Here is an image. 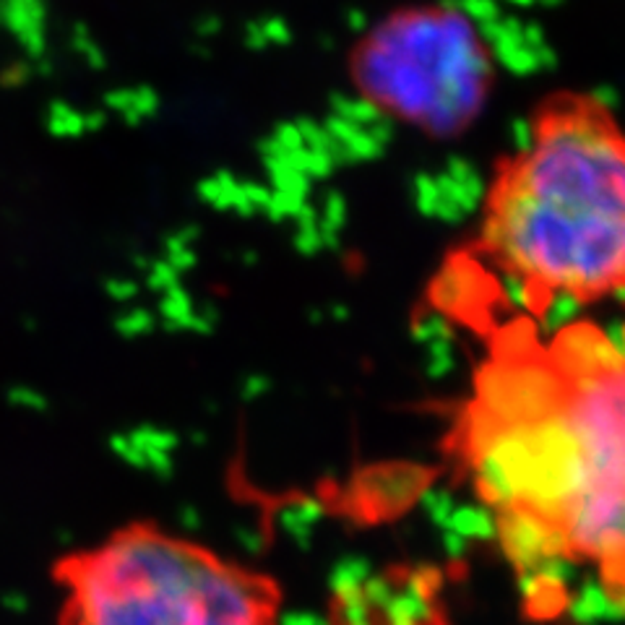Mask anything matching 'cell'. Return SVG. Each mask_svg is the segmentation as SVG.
<instances>
[{
	"label": "cell",
	"mask_w": 625,
	"mask_h": 625,
	"mask_svg": "<svg viewBox=\"0 0 625 625\" xmlns=\"http://www.w3.org/2000/svg\"><path fill=\"white\" fill-rule=\"evenodd\" d=\"M453 451L521 571H589L625 610V339L503 331Z\"/></svg>",
	"instance_id": "1"
},
{
	"label": "cell",
	"mask_w": 625,
	"mask_h": 625,
	"mask_svg": "<svg viewBox=\"0 0 625 625\" xmlns=\"http://www.w3.org/2000/svg\"><path fill=\"white\" fill-rule=\"evenodd\" d=\"M477 250L532 308L625 295V126L591 92L548 94L487 185Z\"/></svg>",
	"instance_id": "2"
},
{
	"label": "cell",
	"mask_w": 625,
	"mask_h": 625,
	"mask_svg": "<svg viewBox=\"0 0 625 625\" xmlns=\"http://www.w3.org/2000/svg\"><path fill=\"white\" fill-rule=\"evenodd\" d=\"M58 625H279L281 589L266 571L131 521L61 557Z\"/></svg>",
	"instance_id": "3"
},
{
	"label": "cell",
	"mask_w": 625,
	"mask_h": 625,
	"mask_svg": "<svg viewBox=\"0 0 625 625\" xmlns=\"http://www.w3.org/2000/svg\"><path fill=\"white\" fill-rule=\"evenodd\" d=\"M354 70L365 100L438 134L464 123L477 97L472 37L449 13L391 19L365 39Z\"/></svg>",
	"instance_id": "4"
},
{
	"label": "cell",
	"mask_w": 625,
	"mask_h": 625,
	"mask_svg": "<svg viewBox=\"0 0 625 625\" xmlns=\"http://www.w3.org/2000/svg\"><path fill=\"white\" fill-rule=\"evenodd\" d=\"M3 16L29 55H39L45 50V3L42 0H5Z\"/></svg>",
	"instance_id": "5"
},
{
	"label": "cell",
	"mask_w": 625,
	"mask_h": 625,
	"mask_svg": "<svg viewBox=\"0 0 625 625\" xmlns=\"http://www.w3.org/2000/svg\"><path fill=\"white\" fill-rule=\"evenodd\" d=\"M107 107L115 110L118 115H123L131 123H141L146 118H151L159 107L157 94L149 86H139V89H115L107 94Z\"/></svg>",
	"instance_id": "6"
},
{
	"label": "cell",
	"mask_w": 625,
	"mask_h": 625,
	"mask_svg": "<svg viewBox=\"0 0 625 625\" xmlns=\"http://www.w3.org/2000/svg\"><path fill=\"white\" fill-rule=\"evenodd\" d=\"M245 39L250 47H269V45H287L292 39V29L281 19L253 21L245 29Z\"/></svg>",
	"instance_id": "7"
},
{
	"label": "cell",
	"mask_w": 625,
	"mask_h": 625,
	"mask_svg": "<svg viewBox=\"0 0 625 625\" xmlns=\"http://www.w3.org/2000/svg\"><path fill=\"white\" fill-rule=\"evenodd\" d=\"M47 123H50V131L58 136H78L86 128V115H81L70 104L55 102L50 107Z\"/></svg>",
	"instance_id": "8"
},
{
	"label": "cell",
	"mask_w": 625,
	"mask_h": 625,
	"mask_svg": "<svg viewBox=\"0 0 625 625\" xmlns=\"http://www.w3.org/2000/svg\"><path fill=\"white\" fill-rule=\"evenodd\" d=\"M73 47H76V53L84 58V63H89V66H94V69H100L104 63V55L102 50H100V45L86 35V32L81 35V29H76V35H73Z\"/></svg>",
	"instance_id": "9"
},
{
	"label": "cell",
	"mask_w": 625,
	"mask_h": 625,
	"mask_svg": "<svg viewBox=\"0 0 625 625\" xmlns=\"http://www.w3.org/2000/svg\"><path fill=\"white\" fill-rule=\"evenodd\" d=\"M216 29H219V21H216V19H204V24L199 27V35L207 39V37L214 35Z\"/></svg>",
	"instance_id": "10"
},
{
	"label": "cell",
	"mask_w": 625,
	"mask_h": 625,
	"mask_svg": "<svg viewBox=\"0 0 625 625\" xmlns=\"http://www.w3.org/2000/svg\"><path fill=\"white\" fill-rule=\"evenodd\" d=\"M347 27L349 29H362L365 27V16L360 11H352L347 16Z\"/></svg>",
	"instance_id": "11"
},
{
	"label": "cell",
	"mask_w": 625,
	"mask_h": 625,
	"mask_svg": "<svg viewBox=\"0 0 625 625\" xmlns=\"http://www.w3.org/2000/svg\"><path fill=\"white\" fill-rule=\"evenodd\" d=\"M623 339H625V334H623Z\"/></svg>",
	"instance_id": "12"
}]
</instances>
